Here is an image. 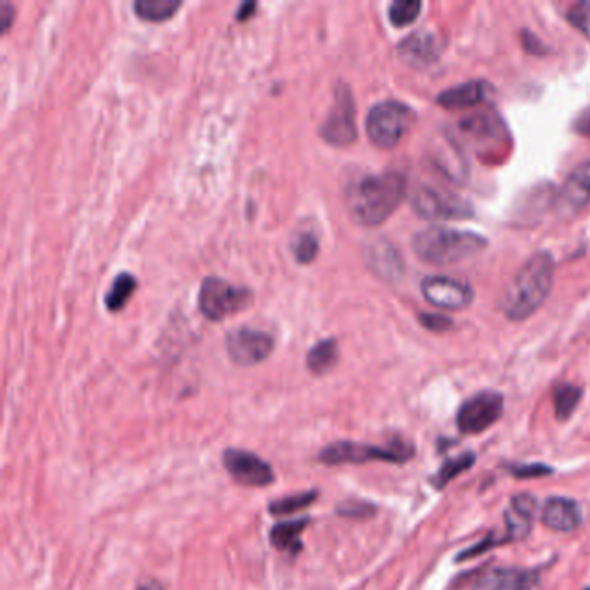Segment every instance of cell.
<instances>
[{
    "mask_svg": "<svg viewBox=\"0 0 590 590\" xmlns=\"http://www.w3.org/2000/svg\"><path fill=\"white\" fill-rule=\"evenodd\" d=\"M406 196V179L398 172L366 175L347 189L351 217L362 225H379L391 217Z\"/></svg>",
    "mask_w": 590,
    "mask_h": 590,
    "instance_id": "obj_1",
    "label": "cell"
},
{
    "mask_svg": "<svg viewBox=\"0 0 590 590\" xmlns=\"http://www.w3.org/2000/svg\"><path fill=\"white\" fill-rule=\"evenodd\" d=\"M554 260L549 253L538 251L528 260L500 300V309L511 320H525L536 314L553 290Z\"/></svg>",
    "mask_w": 590,
    "mask_h": 590,
    "instance_id": "obj_2",
    "label": "cell"
},
{
    "mask_svg": "<svg viewBox=\"0 0 590 590\" xmlns=\"http://www.w3.org/2000/svg\"><path fill=\"white\" fill-rule=\"evenodd\" d=\"M487 240L471 231L431 225L419 231L412 240L416 257L429 265H454L471 259L485 250Z\"/></svg>",
    "mask_w": 590,
    "mask_h": 590,
    "instance_id": "obj_3",
    "label": "cell"
},
{
    "mask_svg": "<svg viewBox=\"0 0 590 590\" xmlns=\"http://www.w3.org/2000/svg\"><path fill=\"white\" fill-rule=\"evenodd\" d=\"M412 457V447L407 443L391 442L389 445H370L359 442H334L322 448L319 461L326 466L339 464H362L369 461H385L402 464Z\"/></svg>",
    "mask_w": 590,
    "mask_h": 590,
    "instance_id": "obj_4",
    "label": "cell"
},
{
    "mask_svg": "<svg viewBox=\"0 0 590 590\" xmlns=\"http://www.w3.org/2000/svg\"><path fill=\"white\" fill-rule=\"evenodd\" d=\"M414 111L400 101H381L370 108L366 130L378 148H395L414 123Z\"/></svg>",
    "mask_w": 590,
    "mask_h": 590,
    "instance_id": "obj_5",
    "label": "cell"
},
{
    "mask_svg": "<svg viewBox=\"0 0 590 590\" xmlns=\"http://www.w3.org/2000/svg\"><path fill=\"white\" fill-rule=\"evenodd\" d=\"M200 310L210 320L238 314L251 303V291L238 288L221 277H206L198 296Z\"/></svg>",
    "mask_w": 590,
    "mask_h": 590,
    "instance_id": "obj_6",
    "label": "cell"
},
{
    "mask_svg": "<svg viewBox=\"0 0 590 590\" xmlns=\"http://www.w3.org/2000/svg\"><path fill=\"white\" fill-rule=\"evenodd\" d=\"M412 206L428 221H454L473 217V204L452 191L435 185H419L412 194Z\"/></svg>",
    "mask_w": 590,
    "mask_h": 590,
    "instance_id": "obj_7",
    "label": "cell"
},
{
    "mask_svg": "<svg viewBox=\"0 0 590 590\" xmlns=\"http://www.w3.org/2000/svg\"><path fill=\"white\" fill-rule=\"evenodd\" d=\"M320 135L332 146L343 148L357 139V123H355V101L350 87L339 84L334 91V104L328 113Z\"/></svg>",
    "mask_w": 590,
    "mask_h": 590,
    "instance_id": "obj_8",
    "label": "cell"
},
{
    "mask_svg": "<svg viewBox=\"0 0 590 590\" xmlns=\"http://www.w3.org/2000/svg\"><path fill=\"white\" fill-rule=\"evenodd\" d=\"M504 414V397L497 391H480L457 410V428L464 435H478L497 423Z\"/></svg>",
    "mask_w": 590,
    "mask_h": 590,
    "instance_id": "obj_9",
    "label": "cell"
},
{
    "mask_svg": "<svg viewBox=\"0 0 590 590\" xmlns=\"http://www.w3.org/2000/svg\"><path fill=\"white\" fill-rule=\"evenodd\" d=\"M225 347L231 360L242 368L257 366L274 350V338L267 332L238 328L227 332Z\"/></svg>",
    "mask_w": 590,
    "mask_h": 590,
    "instance_id": "obj_10",
    "label": "cell"
},
{
    "mask_svg": "<svg viewBox=\"0 0 590 590\" xmlns=\"http://www.w3.org/2000/svg\"><path fill=\"white\" fill-rule=\"evenodd\" d=\"M221 461L231 478L244 487H267L276 480L272 466L253 452L227 448Z\"/></svg>",
    "mask_w": 590,
    "mask_h": 590,
    "instance_id": "obj_11",
    "label": "cell"
},
{
    "mask_svg": "<svg viewBox=\"0 0 590 590\" xmlns=\"http://www.w3.org/2000/svg\"><path fill=\"white\" fill-rule=\"evenodd\" d=\"M421 290L431 305L443 310H464L475 298L473 288L467 282L447 276L426 277Z\"/></svg>",
    "mask_w": 590,
    "mask_h": 590,
    "instance_id": "obj_12",
    "label": "cell"
},
{
    "mask_svg": "<svg viewBox=\"0 0 590 590\" xmlns=\"http://www.w3.org/2000/svg\"><path fill=\"white\" fill-rule=\"evenodd\" d=\"M540 575L525 568H492L478 576L471 590H536Z\"/></svg>",
    "mask_w": 590,
    "mask_h": 590,
    "instance_id": "obj_13",
    "label": "cell"
},
{
    "mask_svg": "<svg viewBox=\"0 0 590 590\" xmlns=\"http://www.w3.org/2000/svg\"><path fill=\"white\" fill-rule=\"evenodd\" d=\"M459 130L466 137V141L477 148L496 141H502L506 137V127L498 118L497 113L494 111L475 113L464 118L459 122Z\"/></svg>",
    "mask_w": 590,
    "mask_h": 590,
    "instance_id": "obj_14",
    "label": "cell"
},
{
    "mask_svg": "<svg viewBox=\"0 0 590 590\" xmlns=\"http://www.w3.org/2000/svg\"><path fill=\"white\" fill-rule=\"evenodd\" d=\"M582 517L580 506L572 498L551 497L542 509L544 525L559 534L575 532L582 525Z\"/></svg>",
    "mask_w": 590,
    "mask_h": 590,
    "instance_id": "obj_15",
    "label": "cell"
},
{
    "mask_svg": "<svg viewBox=\"0 0 590 590\" xmlns=\"http://www.w3.org/2000/svg\"><path fill=\"white\" fill-rule=\"evenodd\" d=\"M492 93H494V89L488 82L473 80V82H466L457 87L443 91L437 97V103L447 110H469V108H475L481 103H485L492 95Z\"/></svg>",
    "mask_w": 590,
    "mask_h": 590,
    "instance_id": "obj_16",
    "label": "cell"
},
{
    "mask_svg": "<svg viewBox=\"0 0 590 590\" xmlns=\"http://www.w3.org/2000/svg\"><path fill=\"white\" fill-rule=\"evenodd\" d=\"M590 203V160L573 170L559 192L561 210L576 213Z\"/></svg>",
    "mask_w": 590,
    "mask_h": 590,
    "instance_id": "obj_17",
    "label": "cell"
},
{
    "mask_svg": "<svg viewBox=\"0 0 590 590\" xmlns=\"http://www.w3.org/2000/svg\"><path fill=\"white\" fill-rule=\"evenodd\" d=\"M398 54L410 66H428L435 63L440 54L438 38L429 32H416L402 40L398 45Z\"/></svg>",
    "mask_w": 590,
    "mask_h": 590,
    "instance_id": "obj_18",
    "label": "cell"
},
{
    "mask_svg": "<svg viewBox=\"0 0 590 590\" xmlns=\"http://www.w3.org/2000/svg\"><path fill=\"white\" fill-rule=\"evenodd\" d=\"M536 511V497H532L528 494H521L511 500V507L506 513V538H507V542L525 538L530 534Z\"/></svg>",
    "mask_w": 590,
    "mask_h": 590,
    "instance_id": "obj_19",
    "label": "cell"
},
{
    "mask_svg": "<svg viewBox=\"0 0 590 590\" xmlns=\"http://www.w3.org/2000/svg\"><path fill=\"white\" fill-rule=\"evenodd\" d=\"M368 261L372 270L385 279H397L402 276L404 261L400 259L397 248L387 241H376L368 248Z\"/></svg>",
    "mask_w": 590,
    "mask_h": 590,
    "instance_id": "obj_20",
    "label": "cell"
},
{
    "mask_svg": "<svg viewBox=\"0 0 590 590\" xmlns=\"http://www.w3.org/2000/svg\"><path fill=\"white\" fill-rule=\"evenodd\" d=\"M309 526V519H290V521H280L272 526L270 530V542L279 551H298L301 547L300 536L303 530Z\"/></svg>",
    "mask_w": 590,
    "mask_h": 590,
    "instance_id": "obj_21",
    "label": "cell"
},
{
    "mask_svg": "<svg viewBox=\"0 0 590 590\" xmlns=\"http://www.w3.org/2000/svg\"><path fill=\"white\" fill-rule=\"evenodd\" d=\"M338 357H339V351H338L336 339L326 338V339H320L319 343H315L314 347L310 349L307 355V366L317 376H322L336 366Z\"/></svg>",
    "mask_w": 590,
    "mask_h": 590,
    "instance_id": "obj_22",
    "label": "cell"
},
{
    "mask_svg": "<svg viewBox=\"0 0 590 590\" xmlns=\"http://www.w3.org/2000/svg\"><path fill=\"white\" fill-rule=\"evenodd\" d=\"M137 288V280L135 277L129 274V272H122L118 276L114 277L113 284H111L110 291L104 296V303H106V309L110 312H118L122 310L127 301L130 300V296L133 295Z\"/></svg>",
    "mask_w": 590,
    "mask_h": 590,
    "instance_id": "obj_23",
    "label": "cell"
},
{
    "mask_svg": "<svg viewBox=\"0 0 590 590\" xmlns=\"http://www.w3.org/2000/svg\"><path fill=\"white\" fill-rule=\"evenodd\" d=\"M582 400V388L575 387L572 383L557 385L553 393L554 410L559 421H566L573 416L576 407Z\"/></svg>",
    "mask_w": 590,
    "mask_h": 590,
    "instance_id": "obj_24",
    "label": "cell"
},
{
    "mask_svg": "<svg viewBox=\"0 0 590 590\" xmlns=\"http://www.w3.org/2000/svg\"><path fill=\"white\" fill-rule=\"evenodd\" d=\"M181 7L177 0H139L133 4V11L141 19L146 21H165L175 15Z\"/></svg>",
    "mask_w": 590,
    "mask_h": 590,
    "instance_id": "obj_25",
    "label": "cell"
},
{
    "mask_svg": "<svg viewBox=\"0 0 590 590\" xmlns=\"http://www.w3.org/2000/svg\"><path fill=\"white\" fill-rule=\"evenodd\" d=\"M475 459H477L475 454H461V456H457V457H454V459H448V461L445 462L442 467H440V471L437 473V477H435V480H433L435 487L443 488L447 483L456 480L461 473L467 471V469L475 464Z\"/></svg>",
    "mask_w": 590,
    "mask_h": 590,
    "instance_id": "obj_26",
    "label": "cell"
},
{
    "mask_svg": "<svg viewBox=\"0 0 590 590\" xmlns=\"http://www.w3.org/2000/svg\"><path fill=\"white\" fill-rule=\"evenodd\" d=\"M317 492L312 490V492H303V494H296V496H288V497L279 498V500H274L270 502V507L269 511L274 515V516H284V515H293L296 511L300 509H305L309 507L315 498H317Z\"/></svg>",
    "mask_w": 590,
    "mask_h": 590,
    "instance_id": "obj_27",
    "label": "cell"
},
{
    "mask_svg": "<svg viewBox=\"0 0 590 590\" xmlns=\"http://www.w3.org/2000/svg\"><path fill=\"white\" fill-rule=\"evenodd\" d=\"M423 9L419 0H397L388 9V18L395 26H407L414 23Z\"/></svg>",
    "mask_w": 590,
    "mask_h": 590,
    "instance_id": "obj_28",
    "label": "cell"
},
{
    "mask_svg": "<svg viewBox=\"0 0 590 590\" xmlns=\"http://www.w3.org/2000/svg\"><path fill=\"white\" fill-rule=\"evenodd\" d=\"M293 255L300 263H310L319 253V241L312 234H300L291 244Z\"/></svg>",
    "mask_w": 590,
    "mask_h": 590,
    "instance_id": "obj_29",
    "label": "cell"
},
{
    "mask_svg": "<svg viewBox=\"0 0 590 590\" xmlns=\"http://www.w3.org/2000/svg\"><path fill=\"white\" fill-rule=\"evenodd\" d=\"M573 26L582 32L590 40V0H582L573 4L566 15Z\"/></svg>",
    "mask_w": 590,
    "mask_h": 590,
    "instance_id": "obj_30",
    "label": "cell"
},
{
    "mask_svg": "<svg viewBox=\"0 0 590 590\" xmlns=\"http://www.w3.org/2000/svg\"><path fill=\"white\" fill-rule=\"evenodd\" d=\"M338 513L341 516L345 517H355V519H360V517H370L374 513H376V507L372 504H368V502H360V500H349V502H343L339 504L338 507Z\"/></svg>",
    "mask_w": 590,
    "mask_h": 590,
    "instance_id": "obj_31",
    "label": "cell"
},
{
    "mask_svg": "<svg viewBox=\"0 0 590 590\" xmlns=\"http://www.w3.org/2000/svg\"><path fill=\"white\" fill-rule=\"evenodd\" d=\"M511 473L516 477V478H540V477H546V475H551L553 469L542 462H536V464H517V466H513L511 467Z\"/></svg>",
    "mask_w": 590,
    "mask_h": 590,
    "instance_id": "obj_32",
    "label": "cell"
},
{
    "mask_svg": "<svg viewBox=\"0 0 590 590\" xmlns=\"http://www.w3.org/2000/svg\"><path fill=\"white\" fill-rule=\"evenodd\" d=\"M419 319H421V324H425L426 328L431 331H447L448 328H452V320L442 317V315L423 314Z\"/></svg>",
    "mask_w": 590,
    "mask_h": 590,
    "instance_id": "obj_33",
    "label": "cell"
},
{
    "mask_svg": "<svg viewBox=\"0 0 590 590\" xmlns=\"http://www.w3.org/2000/svg\"><path fill=\"white\" fill-rule=\"evenodd\" d=\"M573 130L584 137H590V108L582 111L575 122H573Z\"/></svg>",
    "mask_w": 590,
    "mask_h": 590,
    "instance_id": "obj_34",
    "label": "cell"
},
{
    "mask_svg": "<svg viewBox=\"0 0 590 590\" xmlns=\"http://www.w3.org/2000/svg\"><path fill=\"white\" fill-rule=\"evenodd\" d=\"M0 11H2V30L5 32L7 28H9V21L11 19L15 18V9H13V5L11 4H7V2H2V5H0Z\"/></svg>",
    "mask_w": 590,
    "mask_h": 590,
    "instance_id": "obj_35",
    "label": "cell"
},
{
    "mask_svg": "<svg viewBox=\"0 0 590 590\" xmlns=\"http://www.w3.org/2000/svg\"><path fill=\"white\" fill-rule=\"evenodd\" d=\"M255 9H257V4H255V2H246V4H242L240 9H238V13H236V18L240 19V21H244V19H248L250 16H253Z\"/></svg>",
    "mask_w": 590,
    "mask_h": 590,
    "instance_id": "obj_36",
    "label": "cell"
},
{
    "mask_svg": "<svg viewBox=\"0 0 590 590\" xmlns=\"http://www.w3.org/2000/svg\"><path fill=\"white\" fill-rule=\"evenodd\" d=\"M137 590H163V587H162L160 584H156V582L149 580V582H144V584L137 585Z\"/></svg>",
    "mask_w": 590,
    "mask_h": 590,
    "instance_id": "obj_37",
    "label": "cell"
},
{
    "mask_svg": "<svg viewBox=\"0 0 590 590\" xmlns=\"http://www.w3.org/2000/svg\"><path fill=\"white\" fill-rule=\"evenodd\" d=\"M585 590H590V589H585Z\"/></svg>",
    "mask_w": 590,
    "mask_h": 590,
    "instance_id": "obj_38",
    "label": "cell"
}]
</instances>
